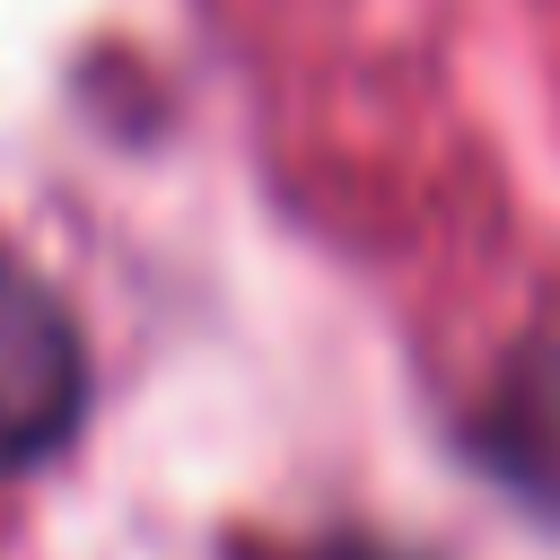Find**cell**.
Instances as JSON below:
<instances>
[{"label": "cell", "mask_w": 560, "mask_h": 560, "mask_svg": "<svg viewBox=\"0 0 560 560\" xmlns=\"http://www.w3.org/2000/svg\"><path fill=\"white\" fill-rule=\"evenodd\" d=\"M88 411V341L70 306L0 254V472L44 464Z\"/></svg>", "instance_id": "1"}, {"label": "cell", "mask_w": 560, "mask_h": 560, "mask_svg": "<svg viewBox=\"0 0 560 560\" xmlns=\"http://www.w3.org/2000/svg\"><path fill=\"white\" fill-rule=\"evenodd\" d=\"M271 560H402L385 542H298V551H271Z\"/></svg>", "instance_id": "2"}]
</instances>
